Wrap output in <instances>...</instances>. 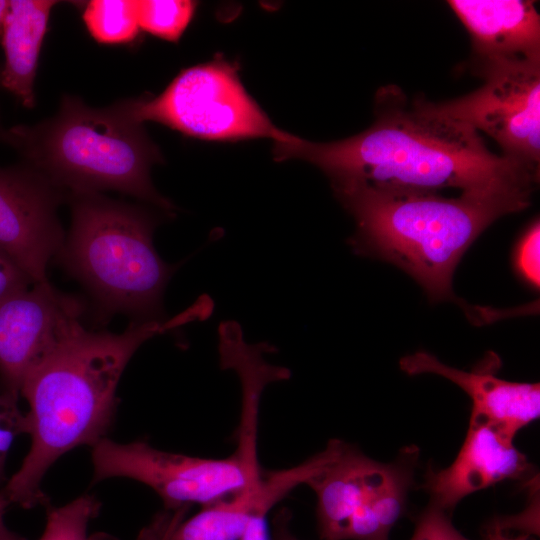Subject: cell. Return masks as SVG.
I'll list each match as a JSON object with an SVG mask.
<instances>
[{
  "mask_svg": "<svg viewBox=\"0 0 540 540\" xmlns=\"http://www.w3.org/2000/svg\"><path fill=\"white\" fill-rule=\"evenodd\" d=\"M8 8V1L0 0V35L2 31L3 20Z\"/></svg>",
  "mask_w": 540,
  "mask_h": 540,
  "instance_id": "obj_30",
  "label": "cell"
},
{
  "mask_svg": "<svg viewBox=\"0 0 540 540\" xmlns=\"http://www.w3.org/2000/svg\"><path fill=\"white\" fill-rule=\"evenodd\" d=\"M357 223L352 243L414 277L434 301L449 299L451 281L472 242L499 217L529 205L531 190L461 193L396 191L352 185L334 189Z\"/></svg>",
  "mask_w": 540,
  "mask_h": 540,
  "instance_id": "obj_3",
  "label": "cell"
},
{
  "mask_svg": "<svg viewBox=\"0 0 540 540\" xmlns=\"http://www.w3.org/2000/svg\"><path fill=\"white\" fill-rule=\"evenodd\" d=\"M513 440L498 426L470 416L466 437L455 460L446 468H429L426 472L424 488L431 504L448 513L476 491L505 480L529 479L534 466Z\"/></svg>",
  "mask_w": 540,
  "mask_h": 540,
  "instance_id": "obj_12",
  "label": "cell"
},
{
  "mask_svg": "<svg viewBox=\"0 0 540 540\" xmlns=\"http://www.w3.org/2000/svg\"><path fill=\"white\" fill-rule=\"evenodd\" d=\"M113 106L134 122L154 121L207 141H275L283 132L248 94L237 64L222 56L183 69L157 96L123 100Z\"/></svg>",
  "mask_w": 540,
  "mask_h": 540,
  "instance_id": "obj_6",
  "label": "cell"
},
{
  "mask_svg": "<svg viewBox=\"0 0 540 540\" xmlns=\"http://www.w3.org/2000/svg\"><path fill=\"white\" fill-rule=\"evenodd\" d=\"M483 540H530V534L521 533L519 535H510L500 525L498 520H494L488 525Z\"/></svg>",
  "mask_w": 540,
  "mask_h": 540,
  "instance_id": "obj_28",
  "label": "cell"
},
{
  "mask_svg": "<svg viewBox=\"0 0 540 540\" xmlns=\"http://www.w3.org/2000/svg\"><path fill=\"white\" fill-rule=\"evenodd\" d=\"M417 456L416 448H408L389 463L371 499L352 515L344 540H388L390 530L405 510Z\"/></svg>",
  "mask_w": 540,
  "mask_h": 540,
  "instance_id": "obj_18",
  "label": "cell"
},
{
  "mask_svg": "<svg viewBox=\"0 0 540 540\" xmlns=\"http://www.w3.org/2000/svg\"><path fill=\"white\" fill-rule=\"evenodd\" d=\"M410 540H470L452 524L448 513L429 504L419 516Z\"/></svg>",
  "mask_w": 540,
  "mask_h": 540,
  "instance_id": "obj_23",
  "label": "cell"
},
{
  "mask_svg": "<svg viewBox=\"0 0 540 540\" xmlns=\"http://www.w3.org/2000/svg\"><path fill=\"white\" fill-rule=\"evenodd\" d=\"M18 402L19 399L0 392V482L14 439L26 433L25 413L19 408Z\"/></svg>",
  "mask_w": 540,
  "mask_h": 540,
  "instance_id": "obj_22",
  "label": "cell"
},
{
  "mask_svg": "<svg viewBox=\"0 0 540 540\" xmlns=\"http://www.w3.org/2000/svg\"><path fill=\"white\" fill-rule=\"evenodd\" d=\"M218 351L223 369L234 370L242 385V419L236 451L249 462L257 463V417L260 397L264 388L276 381L288 380V368L269 364L265 353L276 351L267 342L249 344L245 341L240 324L226 320L218 326Z\"/></svg>",
  "mask_w": 540,
  "mask_h": 540,
  "instance_id": "obj_16",
  "label": "cell"
},
{
  "mask_svg": "<svg viewBox=\"0 0 540 540\" xmlns=\"http://www.w3.org/2000/svg\"><path fill=\"white\" fill-rule=\"evenodd\" d=\"M81 301L49 282L33 284L0 303V386L19 399L29 370L81 325Z\"/></svg>",
  "mask_w": 540,
  "mask_h": 540,
  "instance_id": "obj_9",
  "label": "cell"
},
{
  "mask_svg": "<svg viewBox=\"0 0 540 540\" xmlns=\"http://www.w3.org/2000/svg\"><path fill=\"white\" fill-rule=\"evenodd\" d=\"M290 513L287 509H281L274 519L273 540H299L289 529Z\"/></svg>",
  "mask_w": 540,
  "mask_h": 540,
  "instance_id": "obj_27",
  "label": "cell"
},
{
  "mask_svg": "<svg viewBox=\"0 0 540 540\" xmlns=\"http://www.w3.org/2000/svg\"><path fill=\"white\" fill-rule=\"evenodd\" d=\"M408 375L432 373L442 376L467 393L472 402L471 416L484 419L513 438L539 418V383L512 382L487 369L464 371L448 366L427 352H416L400 360Z\"/></svg>",
  "mask_w": 540,
  "mask_h": 540,
  "instance_id": "obj_14",
  "label": "cell"
},
{
  "mask_svg": "<svg viewBox=\"0 0 540 540\" xmlns=\"http://www.w3.org/2000/svg\"><path fill=\"white\" fill-rule=\"evenodd\" d=\"M9 502L0 492V540H27L13 532L5 523V513Z\"/></svg>",
  "mask_w": 540,
  "mask_h": 540,
  "instance_id": "obj_29",
  "label": "cell"
},
{
  "mask_svg": "<svg viewBox=\"0 0 540 540\" xmlns=\"http://www.w3.org/2000/svg\"><path fill=\"white\" fill-rule=\"evenodd\" d=\"M93 482L128 478L150 487L165 507H203L227 499L257 482L260 467L238 452L221 459L201 458L154 448L143 441L104 438L92 447Z\"/></svg>",
  "mask_w": 540,
  "mask_h": 540,
  "instance_id": "obj_7",
  "label": "cell"
},
{
  "mask_svg": "<svg viewBox=\"0 0 540 540\" xmlns=\"http://www.w3.org/2000/svg\"><path fill=\"white\" fill-rule=\"evenodd\" d=\"M389 463L375 461L345 443L338 456L307 484L316 494L323 540H344L352 515L366 505L382 482Z\"/></svg>",
  "mask_w": 540,
  "mask_h": 540,
  "instance_id": "obj_15",
  "label": "cell"
},
{
  "mask_svg": "<svg viewBox=\"0 0 540 540\" xmlns=\"http://www.w3.org/2000/svg\"><path fill=\"white\" fill-rule=\"evenodd\" d=\"M540 228L534 222L522 237L516 252V265L521 276L535 287H539Z\"/></svg>",
  "mask_w": 540,
  "mask_h": 540,
  "instance_id": "obj_24",
  "label": "cell"
},
{
  "mask_svg": "<svg viewBox=\"0 0 540 540\" xmlns=\"http://www.w3.org/2000/svg\"><path fill=\"white\" fill-rule=\"evenodd\" d=\"M467 29L477 69L540 61V16L533 1L450 0Z\"/></svg>",
  "mask_w": 540,
  "mask_h": 540,
  "instance_id": "obj_13",
  "label": "cell"
},
{
  "mask_svg": "<svg viewBox=\"0 0 540 540\" xmlns=\"http://www.w3.org/2000/svg\"><path fill=\"white\" fill-rule=\"evenodd\" d=\"M33 284L27 273L0 248V303Z\"/></svg>",
  "mask_w": 540,
  "mask_h": 540,
  "instance_id": "obj_25",
  "label": "cell"
},
{
  "mask_svg": "<svg viewBox=\"0 0 540 540\" xmlns=\"http://www.w3.org/2000/svg\"><path fill=\"white\" fill-rule=\"evenodd\" d=\"M485 83L442 103L421 100L432 114L492 137L503 155L539 171L540 61L500 64L479 70Z\"/></svg>",
  "mask_w": 540,
  "mask_h": 540,
  "instance_id": "obj_8",
  "label": "cell"
},
{
  "mask_svg": "<svg viewBox=\"0 0 540 540\" xmlns=\"http://www.w3.org/2000/svg\"><path fill=\"white\" fill-rule=\"evenodd\" d=\"M5 143L19 152L25 164L69 194L113 190L168 213L175 208L151 181V167L163 161L158 147L142 124L113 105L93 108L65 95L54 116L8 129Z\"/></svg>",
  "mask_w": 540,
  "mask_h": 540,
  "instance_id": "obj_4",
  "label": "cell"
},
{
  "mask_svg": "<svg viewBox=\"0 0 540 540\" xmlns=\"http://www.w3.org/2000/svg\"><path fill=\"white\" fill-rule=\"evenodd\" d=\"M345 442L332 439L326 448L291 468L261 473L257 482L237 494L203 507L191 518L155 521L147 540H239L255 515L265 514L296 487L319 474L341 452Z\"/></svg>",
  "mask_w": 540,
  "mask_h": 540,
  "instance_id": "obj_11",
  "label": "cell"
},
{
  "mask_svg": "<svg viewBox=\"0 0 540 540\" xmlns=\"http://www.w3.org/2000/svg\"><path fill=\"white\" fill-rule=\"evenodd\" d=\"M376 119L365 131L333 142H312L289 132L274 141L276 161L301 159L322 170L333 190L365 185L396 191L461 193L532 190L539 172L490 152L477 131L429 112L402 92H378Z\"/></svg>",
  "mask_w": 540,
  "mask_h": 540,
  "instance_id": "obj_1",
  "label": "cell"
},
{
  "mask_svg": "<svg viewBox=\"0 0 540 540\" xmlns=\"http://www.w3.org/2000/svg\"><path fill=\"white\" fill-rule=\"evenodd\" d=\"M72 223L56 255L91 293L105 315L162 319V298L179 264L153 245L159 219L144 208L100 193L69 194Z\"/></svg>",
  "mask_w": 540,
  "mask_h": 540,
  "instance_id": "obj_5",
  "label": "cell"
},
{
  "mask_svg": "<svg viewBox=\"0 0 540 540\" xmlns=\"http://www.w3.org/2000/svg\"><path fill=\"white\" fill-rule=\"evenodd\" d=\"M197 2L189 0L137 1L140 29L161 39L177 42L189 23Z\"/></svg>",
  "mask_w": 540,
  "mask_h": 540,
  "instance_id": "obj_20",
  "label": "cell"
},
{
  "mask_svg": "<svg viewBox=\"0 0 540 540\" xmlns=\"http://www.w3.org/2000/svg\"><path fill=\"white\" fill-rule=\"evenodd\" d=\"M82 18L90 35L101 44L130 43L140 29L137 1L134 0L89 1Z\"/></svg>",
  "mask_w": 540,
  "mask_h": 540,
  "instance_id": "obj_19",
  "label": "cell"
},
{
  "mask_svg": "<svg viewBox=\"0 0 540 540\" xmlns=\"http://www.w3.org/2000/svg\"><path fill=\"white\" fill-rule=\"evenodd\" d=\"M99 506L93 496L83 495L60 507L50 508L39 540H90L88 526L97 516Z\"/></svg>",
  "mask_w": 540,
  "mask_h": 540,
  "instance_id": "obj_21",
  "label": "cell"
},
{
  "mask_svg": "<svg viewBox=\"0 0 540 540\" xmlns=\"http://www.w3.org/2000/svg\"><path fill=\"white\" fill-rule=\"evenodd\" d=\"M6 137H7V130H5V129L1 126V123H0V141H2V142L5 143Z\"/></svg>",
  "mask_w": 540,
  "mask_h": 540,
  "instance_id": "obj_31",
  "label": "cell"
},
{
  "mask_svg": "<svg viewBox=\"0 0 540 540\" xmlns=\"http://www.w3.org/2000/svg\"><path fill=\"white\" fill-rule=\"evenodd\" d=\"M265 514L252 517L239 540H269Z\"/></svg>",
  "mask_w": 540,
  "mask_h": 540,
  "instance_id": "obj_26",
  "label": "cell"
},
{
  "mask_svg": "<svg viewBox=\"0 0 540 540\" xmlns=\"http://www.w3.org/2000/svg\"><path fill=\"white\" fill-rule=\"evenodd\" d=\"M208 314L199 300L170 319L133 320L122 333L89 331L81 324L33 366L20 391L28 404L25 430L31 445L1 491L9 504L24 509L46 504L41 487L49 468L68 451L106 438L120 378L138 348Z\"/></svg>",
  "mask_w": 540,
  "mask_h": 540,
  "instance_id": "obj_2",
  "label": "cell"
},
{
  "mask_svg": "<svg viewBox=\"0 0 540 540\" xmlns=\"http://www.w3.org/2000/svg\"><path fill=\"white\" fill-rule=\"evenodd\" d=\"M62 190L34 168L0 166V248L31 278L48 282L46 269L64 242L56 208Z\"/></svg>",
  "mask_w": 540,
  "mask_h": 540,
  "instance_id": "obj_10",
  "label": "cell"
},
{
  "mask_svg": "<svg viewBox=\"0 0 540 540\" xmlns=\"http://www.w3.org/2000/svg\"><path fill=\"white\" fill-rule=\"evenodd\" d=\"M53 0H12L3 20L1 43L5 63L1 85L26 108L35 106L34 81Z\"/></svg>",
  "mask_w": 540,
  "mask_h": 540,
  "instance_id": "obj_17",
  "label": "cell"
}]
</instances>
